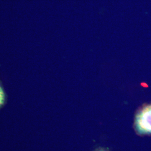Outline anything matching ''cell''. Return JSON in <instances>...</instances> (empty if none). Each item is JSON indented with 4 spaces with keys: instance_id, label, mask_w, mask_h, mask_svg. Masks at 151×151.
Segmentation results:
<instances>
[{
    "instance_id": "cell-3",
    "label": "cell",
    "mask_w": 151,
    "mask_h": 151,
    "mask_svg": "<svg viewBox=\"0 0 151 151\" xmlns=\"http://www.w3.org/2000/svg\"><path fill=\"white\" fill-rule=\"evenodd\" d=\"M105 151V150H98L97 151Z\"/></svg>"
},
{
    "instance_id": "cell-2",
    "label": "cell",
    "mask_w": 151,
    "mask_h": 151,
    "mask_svg": "<svg viewBox=\"0 0 151 151\" xmlns=\"http://www.w3.org/2000/svg\"><path fill=\"white\" fill-rule=\"evenodd\" d=\"M6 95L2 87L0 85V108H1L5 103Z\"/></svg>"
},
{
    "instance_id": "cell-1",
    "label": "cell",
    "mask_w": 151,
    "mask_h": 151,
    "mask_svg": "<svg viewBox=\"0 0 151 151\" xmlns=\"http://www.w3.org/2000/svg\"><path fill=\"white\" fill-rule=\"evenodd\" d=\"M134 126L138 134L151 135V104H145L137 110Z\"/></svg>"
}]
</instances>
